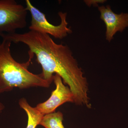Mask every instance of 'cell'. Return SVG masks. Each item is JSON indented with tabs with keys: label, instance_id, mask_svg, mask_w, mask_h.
Instances as JSON below:
<instances>
[{
	"label": "cell",
	"instance_id": "6da1fadb",
	"mask_svg": "<svg viewBox=\"0 0 128 128\" xmlns=\"http://www.w3.org/2000/svg\"><path fill=\"white\" fill-rule=\"evenodd\" d=\"M2 38L12 43L26 45L28 52L36 56L37 62L41 66L40 74L43 79L50 84L53 82V74H58L72 92L73 103L91 107L87 79L67 45L56 43L48 34L32 30L22 34H5Z\"/></svg>",
	"mask_w": 128,
	"mask_h": 128
},
{
	"label": "cell",
	"instance_id": "277c9868",
	"mask_svg": "<svg viewBox=\"0 0 128 128\" xmlns=\"http://www.w3.org/2000/svg\"><path fill=\"white\" fill-rule=\"evenodd\" d=\"M28 12L15 0H0V36L26 27Z\"/></svg>",
	"mask_w": 128,
	"mask_h": 128
},
{
	"label": "cell",
	"instance_id": "30bf717a",
	"mask_svg": "<svg viewBox=\"0 0 128 128\" xmlns=\"http://www.w3.org/2000/svg\"><path fill=\"white\" fill-rule=\"evenodd\" d=\"M5 108L4 105H3V104L0 102V114L2 112L3 110Z\"/></svg>",
	"mask_w": 128,
	"mask_h": 128
},
{
	"label": "cell",
	"instance_id": "ba28073f",
	"mask_svg": "<svg viewBox=\"0 0 128 128\" xmlns=\"http://www.w3.org/2000/svg\"><path fill=\"white\" fill-rule=\"evenodd\" d=\"M64 115L58 111L44 115L39 125L45 128H65L63 124Z\"/></svg>",
	"mask_w": 128,
	"mask_h": 128
},
{
	"label": "cell",
	"instance_id": "8992f818",
	"mask_svg": "<svg viewBox=\"0 0 128 128\" xmlns=\"http://www.w3.org/2000/svg\"><path fill=\"white\" fill-rule=\"evenodd\" d=\"M100 18L106 26V39L110 42L118 32H122L128 27V14H117L113 12L109 5L98 6Z\"/></svg>",
	"mask_w": 128,
	"mask_h": 128
},
{
	"label": "cell",
	"instance_id": "5b68a950",
	"mask_svg": "<svg viewBox=\"0 0 128 128\" xmlns=\"http://www.w3.org/2000/svg\"><path fill=\"white\" fill-rule=\"evenodd\" d=\"M53 81L56 88L47 100L38 104L35 108L44 115L55 112L56 109L66 102L74 103V96L68 86L64 84L62 78L55 74Z\"/></svg>",
	"mask_w": 128,
	"mask_h": 128
},
{
	"label": "cell",
	"instance_id": "7a4b0ae2",
	"mask_svg": "<svg viewBox=\"0 0 128 128\" xmlns=\"http://www.w3.org/2000/svg\"><path fill=\"white\" fill-rule=\"evenodd\" d=\"M11 44L5 38L0 42V94L11 91L15 88L49 87L50 84L43 79L40 74H34L28 70L34 55L28 52L29 59L26 62H17L12 55Z\"/></svg>",
	"mask_w": 128,
	"mask_h": 128
},
{
	"label": "cell",
	"instance_id": "52a82bcc",
	"mask_svg": "<svg viewBox=\"0 0 128 128\" xmlns=\"http://www.w3.org/2000/svg\"><path fill=\"white\" fill-rule=\"evenodd\" d=\"M18 104L21 108L26 112L28 116V123L26 128H36L39 125L44 115L28 102L25 98H21L18 101Z\"/></svg>",
	"mask_w": 128,
	"mask_h": 128
},
{
	"label": "cell",
	"instance_id": "3957f363",
	"mask_svg": "<svg viewBox=\"0 0 128 128\" xmlns=\"http://www.w3.org/2000/svg\"><path fill=\"white\" fill-rule=\"evenodd\" d=\"M25 3L26 9L32 17L29 26L30 30L50 35L58 39H63L72 32L70 28L68 27L66 12H59L60 23L58 25H54L49 22L45 14L33 6L29 0H26Z\"/></svg>",
	"mask_w": 128,
	"mask_h": 128
},
{
	"label": "cell",
	"instance_id": "9c48e42d",
	"mask_svg": "<svg viewBox=\"0 0 128 128\" xmlns=\"http://www.w3.org/2000/svg\"><path fill=\"white\" fill-rule=\"evenodd\" d=\"M105 2V0H86L85 2L86 5L88 6H91L93 5V6H96L99 3H103Z\"/></svg>",
	"mask_w": 128,
	"mask_h": 128
}]
</instances>
